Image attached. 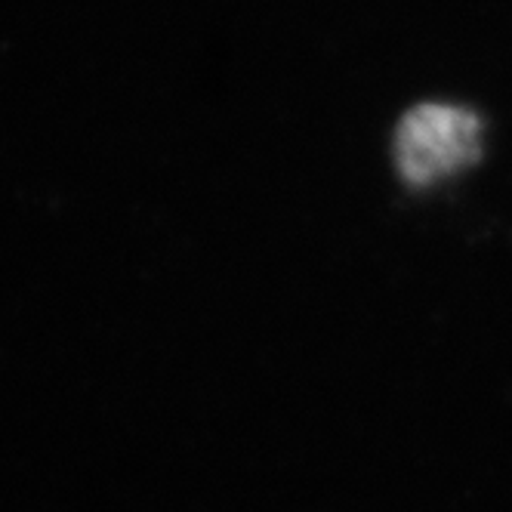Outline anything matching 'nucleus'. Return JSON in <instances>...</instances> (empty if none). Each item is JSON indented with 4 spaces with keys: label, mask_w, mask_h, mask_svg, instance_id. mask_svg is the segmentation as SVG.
Masks as SVG:
<instances>
[{
    "label": "nucleus",
    "mask_w": 512,
    "mask_h": 512,
    "mask_svg": "<svg viewBox=\"0 0 512 512\" xmlns=\"http://www.w3.org/2000/svg\"><path fill=\"white\" fill-rule=\"evenodd\" d=\"M395 155L411 182L448 176L479 155V118L454 105H420L401 121Z\"/></svg>",
    "instance_id": "nucleus-1"
}]
</instances>
